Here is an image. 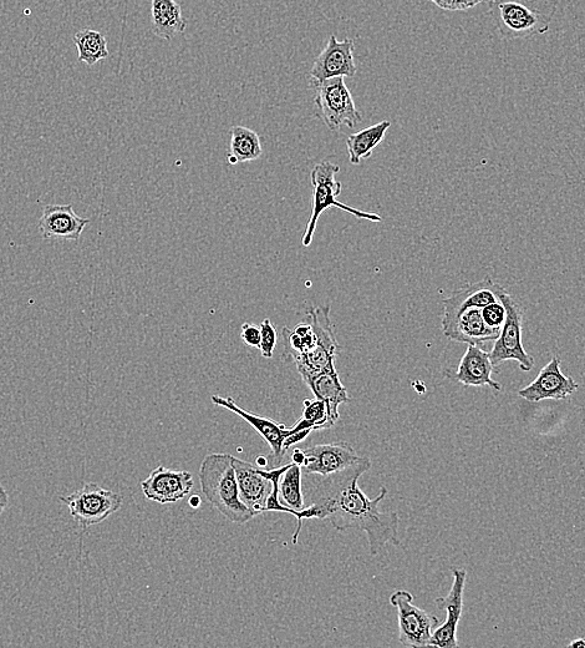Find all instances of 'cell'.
Wrapping results in <instances>:
<instances>
[{
	"instance_id": "cell-1",
	"label": "cell",
	"mask_w": 585,
	"mask_h": 648,
	"mask_svg": "<svg viewBox=\"0 0 585 648\" xmlns=\"http://www.w3.org/2000/svg\"><path fill=\"white\" fill-rule=\"evenodd\" d=\"M373 463L356 465L342 473L320 478L310 493L312 505L302 510L303 519H330L334 529L364 531L368 536L370 554L379 555L386 544L401 545L398 513H383L380 503L388 495L381 488L375 499H370L359 488L358 480L370 470Z\"/></svg>"
},
{
	"instance_id": "cell-2",
	"label": "cell",
	"mask_w": 585,
	"mask_h": 648,
	"mask_svg": "<svg viewBox=\"0 0 585 648\" xmlns=\"http://www.w3.org/2000/svg\"><path fill=\"white\" fill-rule=\"evenodd\" d=\"M200 483L206 499L234 524H246L256 518L239 495L236 470L230 454H208L201 464Z\"/></svg>"
},
{
	"instance_id": "cell-3",
	"label": "cell",
	"mask_w": 585,
	"mask_h": 648,
	"mask_svg": "<svg viewBox=\"0 0 585 648\" xmlns=\"http://www.w3.org/2000/svg\"><path fill=\"white\" fill-rule=\"evenodd\" d=\"M498 32L508 40H525L547 33L557 13L558 0H491Z\"/></svg>"
},
{
	"instance_id": "cell-4",
	"label": "cell",
	"mask_w": 585,
	"mask_h": 648,
	"mask_svg": "<svg viewBox=\"0 0 585 648\" xmlns=\"http://www.w3.org/2000/svg\"><path fill=\"white\" fill-rule=\"evenodd\" d=\"M339 170L340 167L330 161L319 162V164L313 167L312 175H310L314 189L312 215H310L307 229H305L302 236V243L305 247L312 245L320 216L325 211L332 209V207H338V209L354 215L359 220H368L371 222L383 221L379 215L354 209V207L344 205L343 202L338 200V196L342 194V184L335 179V175L338 174Z\"/></svg>"
},
{
	"instance_id": "cell-5",
	"label": "cell",
	"mask_w": 585,
	"mask_h": 648,
	"mask_svg": "<svg viewBox=\"0 0 585 648\" xmlns=\"http://www.w3.org/2000/svg\"><path fill=\"white\" fill-rule=\"evenodd\" d=\"M307 316L317 336V344L309 352L293 358L304 382L320 373L335 371V361L340 352L332 320H330V306L309 308Z\"/></svg>"
},
{
	"instance_id": "cell-6",
	"label": "cell",
	"mask_w": 585,
	"mask_h": 648,
	"mask_svg": "<svg viewBox=\"0 0 585 648\" xmlns=\"http://www.w3.org/2000/svg\"><path fill=\"white\" fill-rule=\"evenodd\" d=\"M497 295L498 300L506 308L507 316L501 328L500 337L496 339L495 346L490 352L492 366L497 368L502 363L513 361L520 364L522 371H532L534 367L533 357L526 352L522 343V308L505 288L500 287Z\"/></svg>"
},
{
	"instance_id": "cell-7",
	"label": "cell",
	"mask_w": 585,
	"mask_h": 648,
	"mask_svg": "<svg viewBox=\"0 0 585 648\" xmlns=\"http://www.w3.org/2000/svg\"><path fill=\"white\" fill-rule=\"evenodd\" d=\"M310 81L315 90V105L330 130L339 131L343 126L353 129L360 123L361 115L344 78Z\"/></svg>"
},
{
	"instance_id": "cell-8",
	"label": "cell",
	"mask_w": 585,
	"mask_h": 648,
	"mask_svg": "<svg viewBox=\"0 0 585 648\" xmlns=\"http://www.w3.org/2000/svg\"><path fill=\"white\" fill-rule=\"evenodd\" d=\"M63 503L68 506L71 518L81 529L103 523L122 506V495L103 488L98 484L86 483L83 488L69 496H61Z\"/></svg>"
},
{
	"instance_id": "cell-9",
	"label": "cell",
	"mask_w": 585,
	"mask_h": 648,
	"mask_svg": "<svg viewBox=\"0 0 585 648\" xmlns=\"http://www.w3.org/2000/svg\"><path fill=\"white\" fill-rule=\"evenodd\" d=\"M390 604L398 610L399 641L406 647H430L432 632L440 624L436 616L414 605L409 591L398 590L390 596Z\"/></svg>"
},
{
	"instance_id": "cell-10",
	"label": "cell",
	"mask_w": 585,
	"mask_h": 648,
	"mask_svg": "<svg viewBox=\"0 0 585 648\" xmlns=\"http://www.w3.org/2000/svg\"><path fill=\"white\" fill-rule=\"evenodd\" d=\"M305 462L302 467L305 475H330L344 472L356 465L371 463L368 457H361L348 442L312 445L303 450Z\"/></svg>"
},
{
	"instance_id": "cell-11",
	"label": "cell",
	"mask_w": 585,
	"mask_h": 648,
	"mask_svg": "<svg viewBox=\"0 0 585 648\" xmlns=\"http://www.w3.org/2000/svg\"><path fill=\"white\" fill-rule=\"evenodd\" d=\"M452 586L449 594L436 599V605L446 612L444 624L437 626L432 632L430 647L457 648V627H459L462 612H464V592L467 572L464 569H452Z\"/></svg>"
},
{
	"instance_id": "cell-12",
	"label": "cell",
	"mask_w": 585,
	"mask_h": 648,
	"mask_svg": "<svg viewBox=\"0 0 585 648\" xmlns=\"http://www.w3.org/2000/svg\"><path fill=\"white\" fill-rule=\"evenodd\" d=\"M578 383L572 377L564 376L561 359L553 357L541 369L538 376L529 386L522 388L518 396L529 403L542 401H564L578 391Z\"/></svg>"
},
{
	"instance_id": "cell-13",
	"label": "cell",
	"mask_w": 585,
	"mask_h": 648,
	"mask_svg": "<svg viewBox=\"0 0 585 648\" xmlns=\"http://www.w3.org/2000/svg\"><path fill=\"white\" fill-rule=\"evenodd\" d=\"M211 399L213 404L230 410V412L237 414L239 417L243 418V420H246V422L251 425L253 429H256L259 435L266 440L269 447H271V453H269L267 457L269 465H271L272 468L277 467V465L282 462V459L286 457L287 454V450L284 449V442H286V439L288 438V428L286 425L278 423L276 420L247 412V410L239 407L231 397H221L215 394Z\"/></svg>"
},
{
	"instance_id": "cell-14",
	"label": "cell",
	"mask_w": 585,
	"mask_h": 648,
	"mask_svg": "<svg viewBox=\"0 0 585 648\" xmlns=\"http://www.w3.org/2000/svg\"><path fill=\"white\" fill-rule=\"evenodd\" d=\"M354 60V40L345 39L339 42L335 35H330L327 47L315 59L310 79L324 81L332 78H353L356 74Z\"/></svg>"
},
{
	"instance_id": "cell-15",
	"label": "cell",
	"mask_w": 585,
	"mask_h": 648,
	"mask_svg": "<svg viewBox=\"0 0 585 648\" xmlns=\"http://www.w3.org/2000/svg\"><path fill=\"white\" fill-rule=\"evenodd\" d=\"M193 485L195 483L190 472L157 467L141 483V489L147 499L159 504H171L186 498Z\"/></svg>"
},
{
	"instance_id": "cell-16",
	"label": "cell",
	"mask_w": 585,
	"mask_h": 648,
	"mask_svg": "<svg viewBox=\"0 0 585 648\" xmlns=\"http://www.w3.org/2000/svg\"><path fill=\"white\" fill-rule=\"evenodd\" d=\"M442 333L451 341L476 344L496 341L501 331L487 326L482 317V308H468L454 316L442 317Z\"/></svg>"
},
{
	"instance_id": "cell-17",
	"label": "cell",
	"mask_w": 585,
	"mask_h": 648,
	"mask_svg": "<svg viewBox=\"0 0 585 648\" xmlns=\"http://www.w3.org/2000/svg\"><path fill=\"white\" fill-rule=\"evenodd\" d=\"M90 219L76 215L73 205H47L39 220L44 240L79 241Z\"/></svg>"
},
{
	"instance_id": "cell-18",
	"label": "cell",
	"mask_w": 585,
	"mask_h": 648,
	"mask_svg": "<svg viewBox=\"0 0 585 648\" xmlns=\"http://www.w3.org/2000/svg\"><path fill=\"white\" fill-rule=\"evenodd\" d=\"M233 467L236 470L239 495L243 503L256 516L266 513L267 499L272 491L271 480L264 477L261 468L242 459L233 457Z\"/></svg>"
},
{
	"instance_id": "cell-19",
	"label": "cell",
	"mask_w": 585,
	"mask_h": 648,
	"mask_svg": "<svg viewBox=\"0 0 585 648\" xmlns=\"http://www.w3.org/2000/svg\"><path fill=\"white\" fill-rule=\"evenodd\" d=\"M493 371L495 367L492 366L490 353L483 351L481 346L468 344L457 371L449 374V377L465 387H490L501 392L502 384L492 379Z\"/></svg>"
},
{
	"instance_id": "cell-20",
	"label": "cell",
	"mask_w": 585,
	"mask_h": 648,
	"mask_svg": "<svg viewBox=\"0 0 585 648\" xmlns=\"http://www.w3.org/2000/svg\"><path fill=\"white\" fill-rule=\"evenodd\" d=\"M500 287L490 278H486V280L461 288L444 300V316H454L468 308H485L491 303L500 301L497 295Z\"/></svg>"
},
{
	"instance_id": "cell-21",
	"label": "cell",
	"mask_w": 585,
	"mask_h": 648,
	"mask_svg": "<svg viewBox=\"0 0 585 648\" xmlns=\"http://www.w3.org/2000/svg\"><path fill=\"white\" fill-rule=\"evenodd\" d=\"M304 383L313 392L315 398L327 403L330 418L334 423H337L340 418V405L351 401L347 388L340 381L337 371L320 373Z\"/></svg>"
},
{
	"instance_id": "cell-22",
	"label": "cell",
	"mask_w": 585,
	"mask_h": 648,
	"mask_svg": "<svg viewBox=\"0 0 585 648\" xmlns=\"http://www.w3.org/2000/svg\"><path fill=\"white\" fill-rule=\"evenodd\" d=\"M152 32L164 40H171L185 32L187 22L181 5L176 0H152Z\"/></svg>"
},
{
	"instance_id": "cell-23",
	"label": "cell",
	"mask_w": 585,
	"mask_h": 648,
	"mask_svg": "<svg viewBox=\"0 0 585 648\" xmlns=\"http://www.w3.org/2000/svg\"><path fill=\"white\" fill-rule=\"evenodd\" d=\"M390 126L389 120H383L359 131V133L351 134L347 140L351 164L359 165L361 161L369 159L373 155L376 146L384 140Z\"/></svg>"
},
{
	"instance_id": "cell-24",
	"label": "cell",
	"mask_w": 585,
	"mask_h": 648,
	"mask_svg": "<svg viewBox=\"0 0 585 648\" xmlns=\"http://www.w3.org/2000/svg\"><path fill=\"white\" fill-rule=\"evenodd\" d=\"M263 154L261 138L256 131L244 126H233L231 129L230 151L227 159L231 165L243 164L258 160Z\"/></svg>"
},
{
	"instance_id": "cell-25",
	"label": "cell",
	"mask_w": 585,
	"mask_h": 648,
	"mask_svg": "<svg viewBox=\"0 0 585 648\" xmlns=\"http://www.w3.org/2000/svg\"><path fill=\"white\" fill-rule=\"evenodd\" d=\"M79 62L93 67L100 60L109 58L108 40L98 30L83 29L74 35Z\"/></svg>"
},
{
	"instance_id": "cell-26",
	"label": "cell",
	"mask_w": 585,
	"mask_h": 648,
	"mask_svg": "<svg viewBox=\"0 0 585 648\" xmlns=\"http://www.w3.org/2000/svg\"><path fill=\"white\" fill-rule=\"evenodd\" d=\"M302 474V467L291 463L286 472L282 474L281 480H279V500L283 505L297 511H302L305 508Z\"/></svg>"
},
{
	"instance_id": "cell-27",
	"label": "cell",
	"mask_w": 585,
	"mask_h": 648,
	"mask_svg": "<svg viewBox=\"0 0 585 648\" xmlns=\"http://www.w3.org/2000/svg\"><path fill=\"white\" fill-rule=\"evenodd\" d=\"M289 465L291 464L283 465V467L281 468H272L268 470L261 468V473L264 475V477H267L272 482V491L267 499L266 513L267 511H278V513H287L294 515L298 520V525L297 530H295V533L293 534L292 541L293 544H297L299 534L300 531H302L303 526L302 511L288 508V506L283 505L281 503V500H279V480H281L282 474L286 472V470L289 468Z\"/></svg>"
},
{
	"instance_id": "cell-28",
	"label": "cell",
	"mask_w": 585,
	"mask_h": 648,
	"mask_svg": "<svg viewBox=\"0 0 585 648\" xmlns=\"http://www.w3.org/2000/svg\"><path fill=\"white\" fill-rule=\"evenodd\" d=\"M284 336H286L292 358L309 352L317 344V336L309 322L297 324L293 331H289L288 328L284 329Z\"/></svg>"
},
{
	"instance_id": "cell-29",
	"label": "cell",
	"mask_w": 585,
	"mask_h": 648,
	"mask_svg": "<svg viewBox=\"0 0 585 648\" xmlns=\"http://www.w3.org/2000/svg\"><path fill=\"white\" fill-rule=\"evenodd\" d=\"M313 430H323L333 428L335 423L330 418L327 403L315 398L305 399L304 412L302 417Z\"/></svg>"
},
{
	"instance_id": "cell-30",
	"label": "cell",
	"mask_w": 585,
	"mask_h": 648,
	"mask_svg": "<svg viewBox=\"0 0 585 648\" xmlns=\"http://www.w3.org/2000/svg\"><path fill=\"white\" fill-rule=\"evenodd\" d=\"M259 327H261V344H259V349H261L263 358L271 359L278 342L276 326H274L269 318H266Z\"/></svg>"
},
{
	"instance_id": "cell-31",
	"label": "cell",
	"mask_w": 585,
	"mask_h": 648,
	"mask_svg": "<svg viewBox=\"0 0 585 648\" xmlns=\"http://www.w3.org/2000/svg\"><path fill=\"white\" fill-rule=\"evenodd\" d=\"M507 311L501 301L491 303V305L482 308L483 321L488 327L501 331L503 323L506 321Z\"/></svg>"
},
{
	"instance_id": "cell-32",
	"label": "cell",
	"mask_w": 585,
	"mask_h": 648,
	"mask_svg": "<svg viewBox=\"0 0 585 648\" xmlns=\"http://www.w3.org/2000/svg\"><path fill=\"white\" fill-rule=\"evenodd\" d=\"M430 2L441 9L450 10V12H460V10L475 8L483 2H490V0H430Z\"/></svg>"
},
{
	"instance_id": "cell-33",
	"label": "cell",
	"mask_w": 585,
	"mask_h": 648,
	"mask_svg": "<svg viewBox=\"0 0 585 648\" xmlns=\"http://www.w3.org/2000/svg\"><path fill=\"white\" fill-rule=\"evenodd\" d=\"M241 338L247 346L259 348V344H261V327L249 322L243 323Z\"/></svg>"
},
{
	"instance_id": "cell-34",
	"label": "cell",
	"mask_w": 585,
	"mask_h": 648,
	"mask_svg": "<svg viewBox=\"0 0 585 648\" xmlns=\"http://www.w3.org/2000/svg\"><path fill=\"white\" fill-rule=\"evenodd\" d=\"M8 504L9 495L7 493V490H5L2 485H0V515L4 513L5 509H7Z\"/></svg>"
},
{
	"instance_id": "cell-35",
	"label": "cell",
	"mask_w": 585,
	"mask_h": 648,
	"mask_svg": "<svg viewBox=\"0 0 585 648\" xmlns=\"http://www.w3.org/2000/svg\"><path fill=\"white\" fill-rule=\"evenodd\" d=\"M304 462L305 454L303 449H294L292 454V463L299 465V467H303Z\"/></svg>"
},
{
	"instance_id": "cell-36",
	"label": "cell",
	"mask_w": 585,
	"mask_h": 648,
	"mask_svg": "<svg viewBox=\"0 0 585 648\" xmlns=\"http://www.w3.org/2000/svg\"><path fill=\"white\" fill-rule=\"evenodd\" d=\"M188 503H190L192 508L196 509V508H198V506L201 505L202 500H201L200 496L195 495V496H192V498L190 499V501H188Z\"/></svg>"
},
{
	"instance_id": "cell-37",
	"label": "cell",
	"mask_w": 585,
	"mask_h": 648,
	"mask_svg": "<svg viewBox=\"0 0 585 648\" xmlns=\"http://www.w3.org/2000/svg\"><path fill=\"white\" fill-rule=\"evenodd\" d=\"M258 468H266L269 465L268 457H258L256 460Z\"/></svg>"
},
{
	"instance_id": "cell-38",
	"label": "cell",
	"mask_w": 585,
	"mask_h": 648,
	"mask_svg": "<svg viewBox=\"0 0 585 648\" xmlns=\"http://www.w3.org/2000/svg\"><path fill=\"white\" fill-rule=\"evenodd\" d=\"M568 647L585 648V639L573 640L571 644L568 645Z\"/></svg>"
},
{
	"instance_id": "cell-39",
	"label": "cell",
	"mask_w": 585,
	"mask_h": 648,
	"mask_svg": "<svg viewBox=\"0 0 585 648\" xmlns=\"http://www.w3.org/2000/svg\"><path fill=\"white\" fill-rule=\"evenodd\" d=\"M490 2H491V0H490Z\"/></svg>"
}]
</instances>
